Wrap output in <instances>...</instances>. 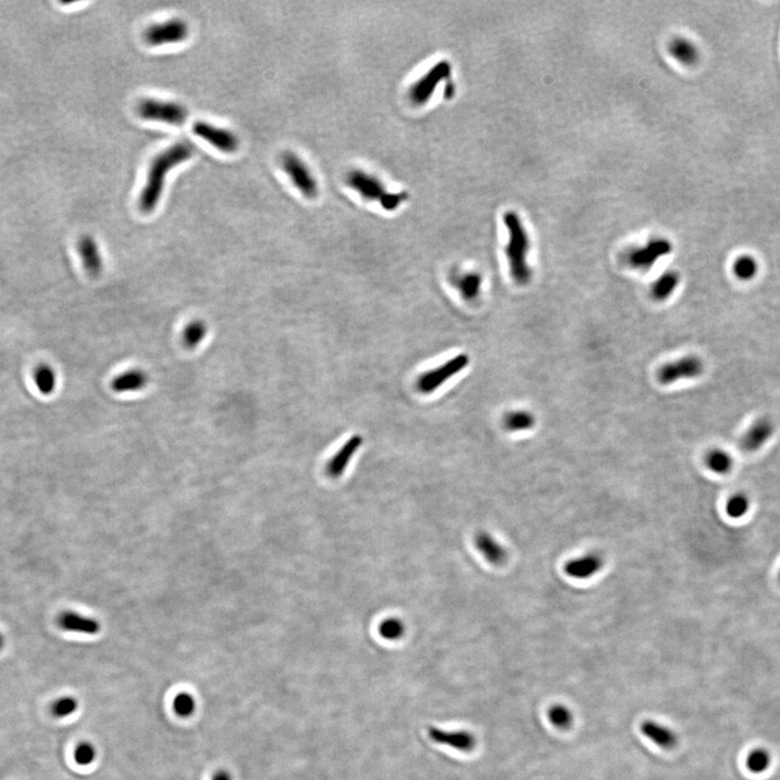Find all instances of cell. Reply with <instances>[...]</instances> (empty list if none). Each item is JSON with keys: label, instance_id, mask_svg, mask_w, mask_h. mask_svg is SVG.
Masks as SVG:
<instances>
[{"label": "cell", "instance_id": "6da1fadb", "mask_svg": "<svg viewBox=\"0 0 780 780\" xmlns=\"http://www.w3.org/2000/svg\"><path fill=\"white\" fill-rule=\"evenodd\" d=\"M192 154L193 148L191 144L187 142H178L169 146L167 150L163 151L154 158L149 169L146 185L139 198V206L142 212L150 214L155 210L163 193L164 183L168 171H171L178 164L188 161Z\"/></svg>", "mask_w": 780, "mask_h": 780}, {"label": "cell", "instance_id": "7a4b0ae2", "mask_svg": "<svg viewBox=\"0 0 780 780\" xmlns=\"http://www.w3.org/2000/svg\"><path fill=\"white\" fill-rule=\"evenodd\" d=\"M504 223L509 231L507 256L511 278L517 285H528L532 278V270L527 260L530 251L528 233L516 212H507L504 215Z\"/></svg>", "mask_w": 780, "mask_h": 780}, {"label": "cell", "instance_id": "3957f363", "mask_svg": "<svg viewBox=\"0 0 780 780\" xmlns=\"http://www.w3.org/2000/svg\"><path fill=\"white\" fill-rule=\"evenodd\" d=\"M346 183L357 191L363 198L380 202V205L386 210H395L407 196L405 192H388L384 183L378 177L360 169H355L348 173Z\"/></svg>", "mask_w": 780, "mask_h": 780}, {"label": "cell", "instance_id": "277c9868", "mask_svg": "<svg viewBox=\"0 0 780 780\" xmlns=\"http://www.w3.org/2000/svg\"><path fill=\"white\" fill-rule=\"evenodd\" d=\"M137 111L144 119L162 121L176 126L185 124L188 117V111L183 104L156 99L142 100L138 104Z\"/></svg>", "mask_w": 780, "mask_h": 780}, {"label": "cell", "instance_id": "5b68a950", "mask_svg": "<svg viewBox=\"0 0 780 780\" xmlns=\"http://www.w3.org/2000/svg\"><path fill=\"white\" fill-rule=\"evenodd\" d=\"M671 242L663 237L652 239L644 246L635 247L625 254V262L629 267L640 271H648L656 262L672 252Z\"/></svg>", "mask_w": 780, "mask_h": 780}, {"label": "cell", "instance_id": "8992f818", "mask_svg": "<svg viewBox=\"0 0 780 780\" xmlns=\"http://www.w3.org/2000/svg\"><path fill=\"white\" fill-rule=\"evenodd\" d=\"M469 363V357L466 353H459L455 358L450 359L442 366L428 371L420 376L418 380V389L425 395L434 393L440 386L447 382L450 378L462 372Z\"/></svg>", "mask_w": 780, "mask_h": 780}, {"label": "cell", "instance_id": "52a82bcc", "mask_svg": "<svg viewBox=\"0 0 780 780\" xmlns=\"http://www.w3.org/2000/svg\"><path fill=\"white\" fill-rule=\"evenodd\" d=\"M281 166L293 185L306 198H314L318 194V183L306 164L296 154L285 152L281 156Z\"/></svg>", "mask_w": 780, "mask_h": 780}, {"label": "cell", "instance_id": "ba28073f", "mask_svg": "<svg viewBox=\"0 0 780 780\" xmlns=\"http://www.w3.org/2000/svg\"><path fill=\"white\" fill-rule=\"evenodd\" d=\"M451 75V65L449 62H438L426 74L423 75L418 82L414 83L409 92V98L415 105H423L432 98L437 90L438 85L449 78Z\"/></svg>", "mask_w": 780, "mask_h": 780}, {"label": "cell", "instance_id": "9c48e42d", "mask_svg": "<svg viewBox=\"0 0 780 780\" xmlns=\"http://www.w3.org/2000/svg\"><path fill=\"white\" fill-rule=\"evenodd\" d=\"M704 364L696 356H686L665 363L658 371V380L662 385H672L681 380H693L704 373Z\"/></svg>", "mask_w": 780, "mask_h": 780}, {"label": "cell", "instance_id": "30bf717a", "mask_svg": "<svg viewBox=\"0 0 780 780\" xmlns=\"http://www.w3.org/2000/svg\"><path fill=\"white\" fill-rule=\"evenodd\" d=\"M188 24L181 19H171L163 23L152 24L144 32V40L150 46H163L183 42L189 36Z\"/></svg>", "mask_w": 780, "mask_h": 780}, {"label": "cell", "instance_id": "8fae6325", "mask_svg": "<svg viewBox=\"0 0 780 780\" xmlns=\"http://www.w3.org/2000/svg\"><path fill=\"white\" fill-rule=\"evenodd\" d=\"M193 133L223 153H235L240 146V141L235 133L229 129L214 126L206 121H196L193 125Z\"/></svg>", "mask_w": 780, "mask_h": 780}, {"label": "cell", "instance_id": "7c38bea8", "mask_svg": "<svg viewBox=\"0 0 780 780\" xmlns=\"http://www.w3.org/2000/svg\"><path fill=\"white\" fill-rule=\"evenodd\" d=\"M361 436L355 435L344 443L343 447L336 452L335 455L326 463L325 472L328 476L333 480L339 478L345 473L351 462L353 457L356 455L358 450L362 445Z\"/></svg>", "mask_w": 780, "mask_h": 780}, {"label": "cell", "instance_id": "4fadbf2b", "mask_svg": "<svg viewBox=\"0 0 780 780\" xmlns=\"http://www.w3.org/2000/svg\"><path fill=\"white\" fill-rule=\"evenodd\" d=\"M428 736L434 743L451 747L462 752H469L476 747L475 736L466 731H449L438 727H430Z\"/></svg>", "mask_w": 780, "mask_h": 780}, {"label": "cell", "instance_id": "5bb4252c", "mask_svg": "<svg viewBox=\"0 0 780 780\" xmlns=\"http://www.w3.org/2000/svg\"><path fill=\"white\" fill-rule=\"evenodd\" d=\"M775 426L768 418L756 420L741 438L740 445L743 451L756 452L763 447L773 436Z\"/></svg>", "mask_w": 780, "mask_h": 780}, {"label": "cell", "instance_id": "9a60e30c", "mask_svg": "<svg viewBox=\"0 0 780 780\" xmlns=\"http://www.w3.org/2000/svg\"><path fill=\"white\" fill-rule=\"evenodd\" d=\"M604 567V558L596 553L586 554L567 561L565 573L573 579L586 580L597 575Z\"/></svg>", "mask_w": 780, "mask_h": 780}, {"label": "cell", "instance_id": "2e32d148", "mask_svg": "<svg viewBox=\"0 0 780 780\" xmlns=\"http://www.w3.org/2000/svg\"><path fill=\"white\" fill-rule=\"evenodd\" d=\"M77 251L87 273L94 278L99 277L103 271V260L99 245L94 237L90 235L80 237L77 244Z\"/></svg>", "mask_w": 780, "mask_h": 780}, {"label": "cell", "instance_id": "e0dca14e", "mask_svg": "<svg viewBox=\"0 0 780 780\" xmlns=\"http://www.w3.org/2000/svg\"><path fill=\"white\" fill-rule=\"evenodd\" d=\"M150 378L146 371L131 368L125 371L112 380V389L117 393H136L149 385Z\"/></svg>", "mask_w": 780, "mask_h": 780}, {"label": "cell", "instance_id": "ac0fdd59", "mask_svg": "<svg viewBox=\"0 0 780 780\" xmlns=\"http://www.w3.org/2000/svg\"><path fill=\"white\" fill-rule=\"evenodd\" d=\"M58 625L62 630L67 632L82 633V634L94 635L99 633L100 623L92 618L84 617L83 615L74 611H65L60 615Z\"/></svg>", "mask_w": 780, "mask_h": 780}, {"label": "cell", "instance_id": "d6986e66", "mask_svg": "<svg viewBox=\"0 0 780 780\" xmlns=\"http://www.w3.org/2000/svg\"><path fill=\"white\" fill-rule=\"evenodd\" d=\"M475 546L492 565H502L507 559V552L493 536L482 531L475 536Z\"/></svg>", "mask_w": 780, "mask_h": 780}, {"label": "cell", "instance_id": "ffe728a7", "mask_svg": "<svg viewBox=\"0 0 780 780\" xmlns=\"http://www.w3.org/2000/svg\"><path fill=\"white\" fill-rule=\"evenodd\" d=\"M641 731L647 739L664 750H671L677 745V736L667 726L654 721H645L641 725Z\"/></svg>", "mask_w": 780, "mask_h": 780}, {"label": "cell", "instance_id": "44dd1931", "mask_svg": "<svg viewBox=\"0 0 780 780\" xmlns=\"http://www.w3.org/2000/svg\"><path fill=\"white\" fill-rule=\"evenodd\" d=\"M679 282H681V275L679 272L675 270L664 272L652 285V298L657 301L667 300L677 291Z\"/></svg>", "mask_w": 780, "mask_h": 780}, {"label": "cell", "instance_id": "7402d4cb", "mask_svg": "<svg viewBox=\"0 0 780 780\" xmlns=\"http://www.w3.org/2000/svg\"><path fill=\"white\" fill-rule=\"evenodd\" d=\"M670 53L677 61L684 65H694L699 59V51L690 40L675 38L670 45Z\"/></svg>", "mask_w": 780, "mask_h": 780}, {"label": "cell", "instance_id": "603a6c76", "mask_svg": "<svg viewBox=\"0 0 780 780\" xmlns=\"http://www.w3.org/2000/svg\"><path fill=\"white\" fill-rule=\"evenodd\" d=\"M534 413L526 410L511 411L505 415L503 426L507 432H518L532 430L536 425Z\"/></svg>", "mask_w": 780, "mask_h": 780}, {"label": "cell", "instance_id": "cb8c5ba5", "mask_svg": "<svg viewBox=\"0 0 780 780\" xmlns=\"http://www.w3.org/2000/svg\"><path fill=\"white\" fill-rule=\"evenodd\" d=\"M482 285V277L476 272L463 274L457 282V287L461 293V296L467 301L475 300L480 296Z\"/></svg>", "mask_w": 780, "mask_h": 780}, {"label": "cell", "instance_id": "d4e9b609", "mask_svg": "<svg viewBox=\"0 0 780 780\" xmlns=\"http://www.w3.org/2000/svg\"><path fill=\"white\" fill-rule=\"evenodd\" d=\"M706 464L711 472L718 475L729 474L734 466V459L729 452L713 449L706 457Z\"/></svg>", "mask_w": 780, "mask_h": 780}, {"label": "cell", "instance_id": "484cf974", "mask_svg": "<svg viewBox=\"0 0 780 780\" xmlns=\"http://www.w3.org/2000/svg\"><path fill=\"white\" fill-rule=\"evenodd\" d=\"M208 326L203 320H194L185 326L183 334V345L188 349L198 348L206 339Z\"/></svg>", "mask_w": 780, "mask_h": 780}, {"label": "cell", "instance_id": "4316f807", "mask_svg": "<svg viewBox=\"0 0 780 780\" xmlns=\"http://www.w3.org/2000/svg\"><path fill=\"white\" fill-rule=\"evenodd\" d=\"M35 385L42 395H51L57 386V375L49 366H40L34 372Z\"/></svg>", "mask_w": 780, "mask_h": 780}, {"label": "cell", "instance_id": "83f0119b", "mask_svg": "<svg viewBox=\"0 0 780 780\" xmlns=\"http://www.w3.org/2000/svg\"><path fill=\"white\" fill-rule=\"evenodd\" d=\"M758 271V262L749 255L738 257L733 264L734 274L740 281H751L756 278Z\"/></svg>", "mask_w": 780, "mask_h": 780}, {"label": "cell", "instance_id": "f1b7e54d", "mask_svg": "<svg viewBox=\"0 0 780 780\" xmlns=\"http://www.w3.org/2000/svg\"><path fill=\"white\" fill-rule=\"evenodd\" d=\"M751 501L745 493H736L726 502L725 511L731 518L740 519L746 516L750 509Z\"/></svg>", "mask_w": 780, "mask_h": 780}, {"label": "cell", "instance_id": "f546056e", "mask_svg": "<svg viewBox=\"0 0 780 780\" xmlns=\"http://www.w3.org/2000/svg\"><path fill=\"white\" fill-rule=\"evenodd\" d=\"M548 721L558 729H567L573 722L570 710L563 704H554L548 711Z\"/></svg>", "mask_w": 780, "mask_h": 780}, {"label": "cell", "instance_id": "4dcf8cb0", "mask_svg": "<svg viewBox=\"0 0 780 780\" xmlns=\"http://www.w3.org/2000/svg\"><path fill=\"white\" fill-rule=\"evenodd\" d=\"M405 623L398 618H387L380 622L378 627V633L380 636L387 641L400 640L405 635Z\"/></svg>", "mask_w": 780, "mask_h": 780}, {"label": "cell", "instance_id": "1f68e13d", "mask_svg": "<svg viewBox=\"0 0 780 780\" xmlns=\"http://www.w3.org/2000/svg\"><path fill=\"white\" fill-rule=\"evenodd\" d=\"M770 765V756L765 749H756L749 753L747 758V768L751 773H764Z\"/></svg>", "mask_w": 780, "mask_h": 780}, {"label": "cell", "instance_id": "d6a6232c", "mask_svg": "<svg viewBox=\"0 0 780 780\" xmlns=\"http://www.w3.org/2000/svg\"><path fill=\"white\" fill-rule=\"evenodd\" d=\"M173 712L180 718H190L194 714L196 702L190 693L183 691L173 699Z\"/></svg>", "mask_w": 780, "mask_h": 780}, {"label": "cell", "instance_id": "836d02e7", "mask_svg": "<svg viewBox=\"0 0 780 780\" xmlns=\"http://www.w3.org/2000/svg\"><path fill=\"white\" fill-rule=\"evenodd\" d=\"M78 708V702L72 696H65L57 699L51 704L50 711L52 715L57 719H63L67 716L72 715Z\"/></svg>", "mask_w": 780, "mask_h": 780}, {"label": "cell", "instance_id": "e575fe53", "mask_svg": "<svg viewBox=\"0 0 780 780\" xmlns=\"http://www.w3.org/2000/svg\"><path fill=\"white\" fill-rule=\"evenodd\" d=\"M73 756H74L75 762L78 765H90L96 760V750L92 743H88V741H83L75 747Z\"/></svg>", "mask_w": 780, "mask_h": 780}, {"label": "cell", "instance_id": "d590c367", "mask_svg": "<svg viewBox=\"0 0 780 780\" xmlns=\"http://www.w3.org/2000/svg\"><path fill=\"white\" fill-rule=\"evenodd\" d=\"M212 780H232V776L228 770H220L212 776Z\"/></svg>", "mask_w": 780, "mask_h": 780}, {"label": "cell", "instance_id": "8d00e7d4", "mask_svg": "<svg viewBox=\"0 0 780 780\" xmlns=\"http://www.w3.org/2000/svg\"><path fill=\"white\" fill-rule=\"evenodd\" d=\"M3 644H5V641H3V635H1V633H0V650L3 648Z\"/></svg>", "mask_w": 780, "mask_h": 780}]
</instances>
